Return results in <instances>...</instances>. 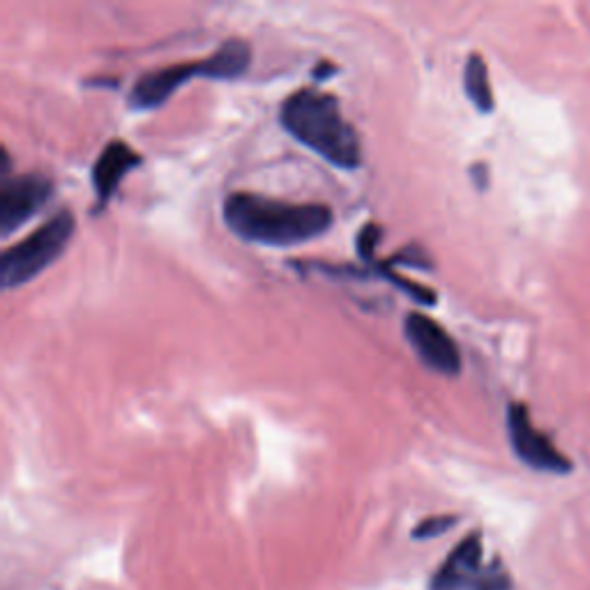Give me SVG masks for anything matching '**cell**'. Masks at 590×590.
Here are the masks:
<instances>
[{
    "label": "cell",
    "instance_id": "6da1fadb",
    "mask_svg": "<svg viewBox=\"0 0 590 590\" xmlns=\"http://www.w3.org/2000/svg\"><path fill=\"white\" fill-rule=\"evenodd\" d=\"M224 224L245 243L291 247L328 234L332 210L323 203H288L251 192H234L222 205Z\"/></svg>",
    "mask_w": 590,
    "mask_h": 590
},
{
    "label": "cell",
    "instance_id": "7a4b0ae2",
    "mask_svg": "<svg viewBox=\"0 0 590 590\" xmlns=\"http://www.w3.org/2000/svg\"><path fill=\"white\" fill-rule=\"evenodd\" d=\"M282 128L309 151L340 168H357L363 162L361 139L344 118L340 99L316 88H303L284 99Z\"/></svg>",
    "mask_w": 590,
    "mask_h": 590
},
{
    "label": "cell",
    "instance_id": "3957f363",
    "mask_svg": "<svg viewBox=\"0 0 590 590\" xmlns=\"http://www.w3.org/2000/svg\"><path fill=\"white\" fill-rule=\"evenodd\" d=\"M251 66V47L249 42L234 37L226 39L224 45L210 54L205 60L197 62H178V66H168L160 70H151L137 79L130 93V107L139 111L157 109L172 97L185 83L194 79H217L231 81L240 79Z\"/></svg>",
    "mask_w": 590,
    "mask_h": 590
},
{
    "label": "cell",
    "instance_id": "277c9868",
    "mask_svg": "<svg viewBox=\"0 0 590 590\" xmlns=\"http://www.w3.org/2000/svg\"><path fill=\"white\" fill-rule=\"evenodd\" d=\"M74 234V217L70 210H60L28 238L12 245L0 257V286L12 291L28 284L39 272H45L70 245Z\"/></svg>",
    "mask_w": 590,
    "mask_h": 590
},
{
    "label": "cell",
    "instance_id": "5b68a950",
    "mask_svg": "<svg viewBox=\"0 0 590 590\" xmlns=\"http://www.w3.org/2000/svg\"><path fill=\"white\" fill-rule=\"evenodd\" d=\"M503 583H510V577L503 573L498 560L484 565L482 533L473 531L440 563L429 590H496Z\"/></svg>",
    "mask_w": 590,
    "mask_h": 590
},
{
    "label": "cell",
    "instance_id": "8992f818",
    "mask_svg": "<svg viewBox=\"0 0 590 590\" xmlns=\"http://www.w3.org/2000/svg\"><path fill=\"white\" fill-rule=\"evenodd\" d=\"M508 434L515 455L526 463V467L556 475L573 471V461L554 446L550 436H544L540 429H535L531 413L523 404H510Z\"/></svg>",
    "mask_w": 590,
    "mask_h": 590
},
{
    "label": "cell",
    "instance_id": "52a82bcc",
    "mask_svg": "<svg viewBox=\"0 0 590 590\" xmlns=\"http://www.w3.org/2000/svg\"><path fill=\"white\" fill-rule=\"evenodd\" d=\"M54 194V182L42 174L3 176L0 180V236L8 238L35 217Z\"/></svg>",
    "mask_w": 590,
    "mask_h": 590
},
{
    "label": "cell",
    "instance_id": "ba28073f",
    "mask_svg": "<svg viewBox=\"0 0 590 590\" xmlns=\"http://www.w3.org/2000/svg\"><path fill=\"white\" fill-rule=\"evenodd\" d=\"M404 337L420 357V363L442 376H457L461 369V355L452 337L440 328L432 316L411 311L404 319Z\"/></svg>",
    "mask_w": 590,
    "mask_h": 590
},
{
    "label": "cell",
    "instance_id": "9c48e42d",
    "mask_svg": "<svg viewBox=\"0 0 590 590\" xmlns=\"http://www.w3.org/2000/svg\"><path fill=\"white\" fill-rule=\"evenodd\" d=\"M141 162L143 157L134 151V148L120 139H114L104 145V151L95 160L93 174H91L97 203L107 205V201L118 192L122 178L130 172H134Z\"/></svg>",
    "mask_w": 590,
    "mask_h": 590
},
{
    "label": "cell",
    "instance_id": "30bf717a",
    "mask_svg": "<svg viewBox=\"0 0 590 590\" xmlns=\"http://www.w3.org/2000/svg\"><path fill=\"white\" fill-rule=\"evenodd\" d=\"M463 91H467L477 111L482 114L494 111L496 102L489 83V70L480 54H471L467 60V68H463Z\"/></svg>",
    "mask_w": 590,
    "mask_h": 590
},
{
    "label": "cell",
    "instance_id": "8fae6325",
    "mask_svg": "<svg viewBox=\"0 0 590 590\" xmlns=\"http://www.w3.org/2000/svg\"><path fill=\"white\" fill-rule=\"evenodd\" d=\"M457 523V517L452 515H442V517H429L425 521H420L413 531V538L417 540H427V538H436L442 535L446 531H450L452 526Z\"/></svg>",
    "mask_w": 590,
    "mask_h": 590
},
{
    "label": "cell",
    "instance_id": "7c38bea8",
    "mask_svg": "<svg viewBox=\"0 0 590 590\" xmlns=\"http://www.w3.org/2000/svg\"><path fill=\"white\" fill-rule=\"evenodd\" d=\"M498 590H512V588H510V583H505V586H500Z\"/></svg>",
    "mask_w": 590,
    "mask_h": 590
}]
</instances>
